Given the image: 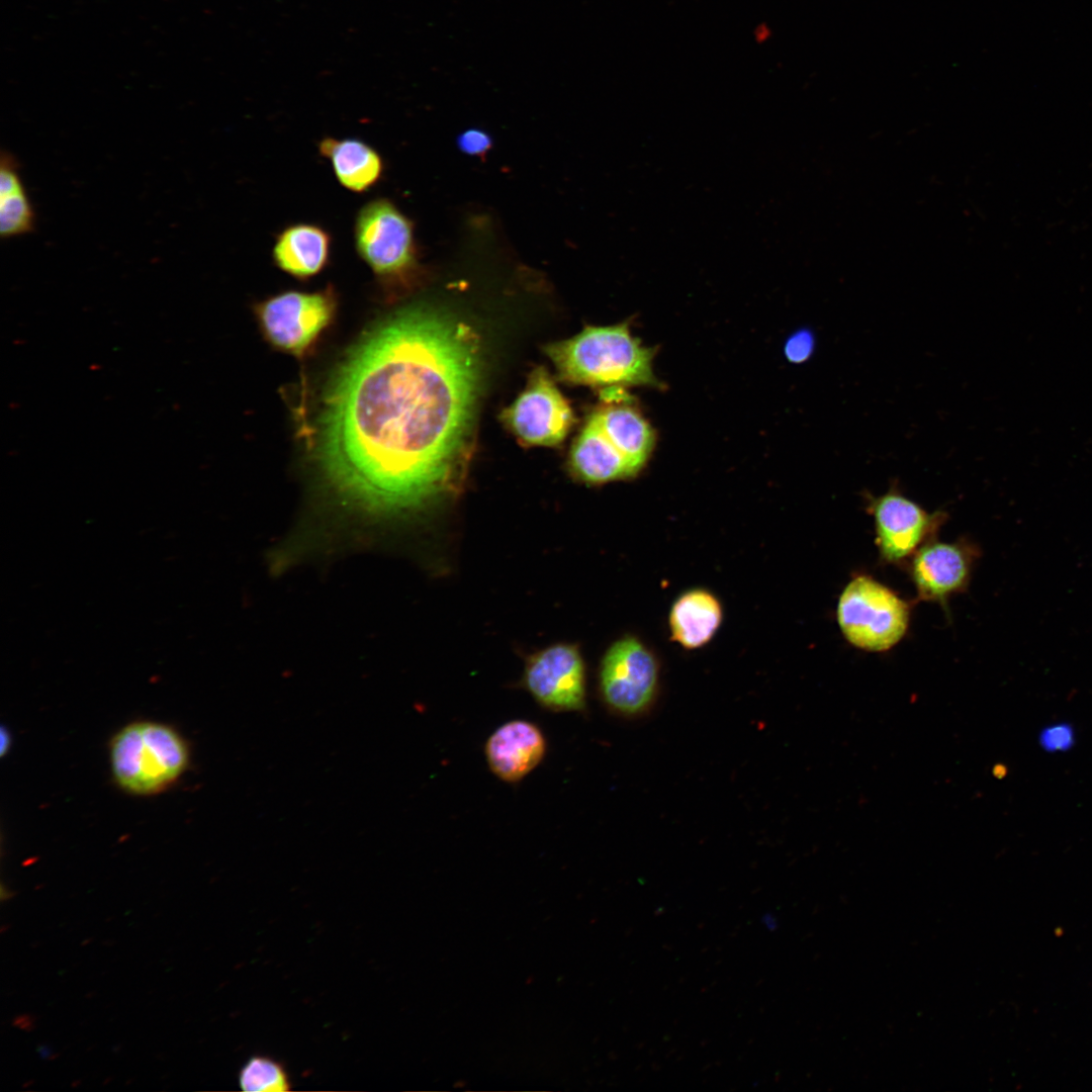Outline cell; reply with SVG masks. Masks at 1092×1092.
I'll list each match as a JSON object with an SVG mask.
<instances>
[{"instance_id":"cell-7","label":"cell","mask_w":1092,"mask_h":1092,"mask_svg":"<svg viewBox=\"0 0 1092 1092\" xmlns=\"http://www.w3.org/2000/svg\"><path fill=\"white\" fill-rule=\"evenodd\" d=\"M659 677L660 664L653 649L636 635H624L609 646L602 658L601 696L612 711L637 715L655 700Z\"/></svg>"},{"instance_id":"cell-10","label":"cell","mask_w":1092,"mask_h":1092,"mask_svg":"<svg viewBox=\"0 0 1092 1092\" xmlns=\"http://www.w3.org/2000/svg\"><path fill=\"white\" fill-rule=\"evenodd\" d=\"M869 511L874 517L880 553L889 562L914 554L939 518L903 495L896 486L880 496H870Z\"/></svg>"},{"instance_id":"cell-8","label":"cell","mask_w":1092,"mask_h":1092,"mask_svg":"<svg viewBox=\"0 0 1092 1092\" xmlns=\"http://www.w3.org/2000/svg\"><path fill=\"white\" fill-rule=\"evenodd\" d=\"M503 421L526 445L555 446L567 436L574 418L547 370L539 367L525 390L504 411Z\"/></svg>"},{"instance_id":"cell-20","label":"cell","mask_w":1092,"mask_h":1092,"mask_svg":"<svg viewBox=\"0 0 1092 1092\" xmlns=\"http://www.w3.org/2000/svg\"><path fill=\"white\" fill-rule=\"evenodd\" d=\"M1075 729L1067 722H1059L1045 726L1038 734V743L1046 752L1068 751L1075 745Z\"/></svg>"},{"instance_id":"cell-9","label":"cell","mask_w":1092,"mask_h":1092,"mask_svg":"<svg viewBox=\"0 0 1092 1092\" xmlns=\"http://www.w3.org/2000/svg\"><path fill=\"white\" fill-rule=\"evenodd\" d=\"M524 686L543 708L553 712H579L585 708V669L576 647L556 644L532 656L526 664Z\"/></svg>"},{"instance_id":"cell-13","label":"cell","mask_w":1092,"mask_h":1092,"mask_svg":"<svg viewBox=\"0 0 1092 1092\" xmlns=\"http://www.w3.org/2000/svg\"><path fill=\"white\" fill-rule=\"evenodd\" d=\"M333 237L314 222L285 225L274 238L271 257L283 273L301 281L322 273L330 264Z\"/></svg>"},{"instance_id":"cell-15","label":"cell","mask_w":1092,"mask_h":1092,"mask_svg":"<svg viewBox=\"0 0 1092 1092\" xmlns=\"http://www.w3.org/2000/svg\"><path fill=\"white\" fill-rule=\"evenodd\" d=\"M723 619L724 608L716 594L706 587L686 589L668 612L670 640L686 650L702 648L716 636Z\"/></svg>"},{"instance_id":"cell-17","label":"cell","mask_w":1092,"mask_h":1092,"mask_svg":"<svg viewBox=\"0 0 1092 1092\" xmlns=\"http://www.w3.org/2000/svg\"><path fill=\"white\" fill-rule=\"evenodd\" d=\"M339 184L354 193H363L377 185L384 173L379 152L357 138L324 136L317 144Z\"/></svg>"},{"instance_id":"cell-5","label":"cell","mask_w":1092,"mask_h":1092,"mask_svg":"<svg viewBox=\"0 0 1092 1092\" xmlns=\"http://www.w3.org/2000/svg\"><path fill=\"white\" fill-rule=\"evenodd\" d=\"M338 293L332 284L315 291L289 289L254 304L259 328L275 349L302 358L332 324Z\"/></svg>"},{"instance_id":"cell-11","label":"cell","mask_w":1092,"mask_h":1092,"mask_svg":"<svg viewBox=\"0 0 1092 1092\" xmlns=\"http://www.w3.org/2000/svg\"><path fill=\"white\" fill-rule=\"evenodd\" d=\"M975 550L962 543L930 542L914 553L911 576L919 597L943 602L965 588Z\"/></svg>"},{"instance_id":"cell-16","label":"cell","mask_w":1092,"mask_h":1092,"mask_svg":"<svg viewBox=\"0 0 1092 1092\" xmlns=\"http://www.w3.org/2000/svg\"><path fill=\"white\" fill-rule=\"evenodd\" d=\"M569 465L576 477L590 484L632 479L641 472L590 416L572 445Z\"/></svg>"},{"instance_id":"cell-23","label":"cell","mask_w":1092,"mask_h":1092,"mask_svg":"<svg viewBox=\"0 0 1092 1092\" xmlns=\"http://www.w3.org/2000/svg\"><path fill=\"white\" fill-rule=\"evenodd\" d=\"M1006 768L1003 765H995L993 768V775L996 778H1003L1005 776Z\"/></svg>"},{"instance_id":"cell-14","label":"cell","mask_w":1092,"mask_h":1092,"mask_svg":"<svg viewBox=\"0 0 1092 1092\" xmlns=\"http://www.w3.org/2000/svg\"><path fill=\"white\" fill-rule=\"evenodd\" d=\"M605 389V402L590 417L618 450L641 471L654 448L653 428L618 388Z\"/></svg>"},{"instance_id":"cell-18","label":"cell","mask_w":1092,"mask_h":1092,"mask_svg":"<svg viewBox=\"0 0 1092 1092\" xmlns=\"http://www.w3.org/2000/svg\"><path fill=\"white\" fill-rule=\"evenodd\" d=\"M35 214L22 183L15 157L0 156V235L11 239L33 232Z\"/></svg>"},{"instance_id":"cell-24","label":"cell","mask_w":1092,"mask_h":1092,"mask_svg":"<svg viewBox=\"0 0 1092 1092\" xmlns=\"http://www.w3.org/2000/svg\"><path fill=\"white\" fill-rule=\"evenodd\" d=\"M1 738H2L3 740H4V739H8V738H9V736H7V735H2V737H1ZM7 744H9V742H7L6 740H5L4 742H2V752L4 751V747H5V746H7Z\"/></svg>"},{"instance_id":"cell-3","label":"cell","mask_w":1092,"mask_h":1092,"mask_svg":"<svg viewBox=\"0 0 1092 1092\" xmlns=\"http://www.w3.org/2000/svg\"><path fill=\"white\" fill-rule=\"evenodd\" d=\"M115 784L135 796H153L175 784L190 762L185 738L173 727L141 720L119 729L109 744Z\"/></svg>"},{"instance_id":"cell-12","label":"cell","mask_w":1092,"mask_h":1092,"mask_svg":"<svg viewBox=\"0 0 1092 1092\" xmlns=\"http://www.w3.org/2000/svg\"><path fill=\"white\" fill-rule=\"evenodd\" d=\"M546 739L541 729L527 720L506 722L487 738L484 753L492 774L506 783H517L543 759Z\"/></svg>"},{"instance_id":"cell-4","label":"cell","mask_w":1092,"mask_h":1092,"mask_svg":"<svg viewBox=\"0 0 1092 1092\" xmlns=\"http://www.w3.org/2000/svg\"><path fill=\"white\" fill-rule=\"evenodd\" d=\"M353 238L358 257L383 286L405 280L418 268L414 223L389 198H373L358 209Z\"/></svg>"},{"instance_id":"cell-22","label":"cell","mask_w":1092,"mask_h":1092,"mask_svg":"<svg viewBox=\"0 0 1092 1092\" xmlns=\"http://www.w3.org/2000/svg\"><path fill=\"white\" fill-rule=\"evenodd\" d=\"M461 152L471 156H483L492 146L491 138L482 129L470 128L457 139Z\"/></svg>"},{"instance_id":"cell-21","label":"cell","mask_w":1092,"mask_h":1092,"mask_svg":"<svg viewBox=\"0 0 1092 1092\" xmlns=\"http://www.w3.org/2000/svg\"><path fill=\"white\" fill-rule=\"evenodd\" d=\"M816 346L815 336L808 329L794 332L786 341L784 353L786 358L794 364L806 362L814 353Z\"/></svg>"},{"instance_id":"cell-6","label":"cell","mask_w":1092,"mask_h":1092,"mask_svg":"<svg viewBox=\"0 0 1092 1092\" xmlns=\"http://www.w3.org/2000/svg\"><path fill=\"white\" fill-rule=\"evenodd\" d=\"M837 622L853 646L874 652L892 648L905 635L909 607L894 592L870 576L859 575L844 587L837 604Z\"/></svg>"},{"instance_id":"cell-2","label":"cell","mask_w":1092,"mask_h":1092,"mask_svg":"<svg viewBox=\"0 0 1092 1092\" xmlns=\"http://www.w3.org/2000/svg\"><path fill=\"white\" fill-rule=\"evenodd\" d=\"M545 352L560 379L602 387L657 386L655 350L634 337L628 323L586 327L576 336L549 344Z\"/></svg>"},{"instance_id":"cell-19","label":"cell","mask_w":1092,"mask_h":1092,"mask_svg":"<svg viewBox=\"0 0 1092 1092\" xmlns=\"http://www.w3.org/2000/svg\"><path fill=\"white\" fill-rule=\"evenodd\" d=\"M239 1085L246 1092H283L291 1081L283 1065L268 1056L251 1057L239 1072Z\"/></svg>"},{"instance_id":"cell-1","label":"cell","mask_w":1092,"mask_h":1092,"mask_svg":"<svg viewBox=\"0 0 1092 1092\" xmlns=\"http://www.w3.org/2000/svg\"><path fill=\"white\" fill-rule=\"evenodd\" d=\"M477 333L425 306L364 335L326 388L314 454L331 531L372 535L459 488L481 382Z\"/></svg>"}]
</instances>
